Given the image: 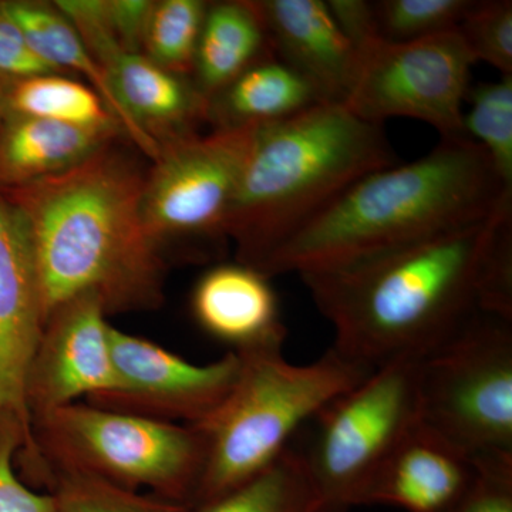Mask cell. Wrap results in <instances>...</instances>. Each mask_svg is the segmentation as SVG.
<instances>
[{"label": "cell", "instance_id": "3957f363", "mask_svg": "<svg viewBox=\"0 0 512 512\" xmlns=\"http://www.w3.org/2000/svg\"><path fill=\"white\" fill-rule=\"evenodd\" d=\"M511 195L483 147L441 138L419 160L350 185L259 271L272 279L357 264L485 221Z\"/></svg>", "mask_w": 512, "mask_h": 512}, {"label": "cell", "instance_id": "9a60e30c", "mask_svg": "<svg viewBox=\"0 0 512 512\" xmlns=\"http://www.w3.org/2000/svg\"><path fill=\"white\" fill-rule=\"evenodd\" d=\"M477 476L476 458L420 419L377 468L363 505L450 512Z\"/></svg>", "mask_w": 512, "mask_h": 512}, {"label": "cell", "instance_id": "8992f818", "mask_svg": "<svg viewBox=\"0 0 512 512\" xmlns=\"http://www.w3.org/2000/svg\"><path fill=\"white\" fill-rule=\"evenodd\" d=\"M32 436L46 487L52 474L76 473L131 491L147 488L188 507L204 470L205 440L198 427L86 402L36 417Z\"/></svg>", "mask_w": 512, "mask_h": 512}, {"label": "cell", "instance_id": "5b68a950", "mask_svg": "<svg viewBox=\"0 0 512 512\" xmlns=\"http://www.w3.org/2000/svg\"><path fill=\"white\" fill-rule=\"evenodd\" d=\"M237 353V382L221 406L195 426L204 434L205 463L188 507L214 500L261 473L326 404L373 372L333 348L306 365L289 362L282 348Z\"/></svg>", "mask_w": 512, "mask_h": 512}, {"label": "cell", "instance_id": "4dcf8cb0", "mask_svg": "<svg viewBox=\"0 0 512 512\" xmlns=\"http://www.w3.org/2000/svg\"><path fill=\"white\" fill-rule=\"evenodd\" d=\"M45 74H62L42 59L22 30L0 3V80L29 79Z\"/></svg>", "mask_w": 512, "mask_h": 512}, {"label": "cell", "instance_id": "9c48e42d", "mask_svg": "<svg viewBox=\"0 0 512 512\" xmlns=\"http://www.w3.org/2000/svg\"><path fill=\"white\" fill-rule=\"evenodd\" d=\"M255 130L212 128L160 146L146 174L143 217L165 255L174 245L195 261L221 254Z\"/></svg>", "mask_w": 512, "mask_h": 512}, {"label": "cell", "instance_id": "4fadbf2b", "mask_svg": "<svg viewBox=\"0 0 512 512\" xmlns=\"http://www.w3.org/2000/svg\"><path fill=\"white\" fill-rule=\"evenodd\" d=\"M80 37L109 79L128 141L143 156L154 161L163 144L200 133L208 100L192 77L168 72L143 53L124 52L107 26H93Z\"/></svg>", "mask_w": 512, "mask_h": 512}, {"label": "cell", "instance_id": "5bb4252c", "mask_svg": "<svg viewBox=\"0 0 512 512\" xmlns=\"http://www.w3.org/2000/svg\"><path fill=\"white\" fill-rule=\"evenodd\" d=\"M45 308L28 225L0 194V423L15 421L29 443V463H39L25 382L45 328Z\"/></svg>", "mask_w": 512, "mask_h": 512}, {"label": "cell", "instance_id": "277c9868", "mask_svg": "<svg viewBox=\"0 0 512 512\" xmlns=\"http://www.w3.org/2000/svg\"><path fill=\"white\" fill-rule=\"evenodd\" d=\"M396 164L383 124L340 103L256 127L227 221L235 261L261 268L350 185Z\"/></svg>", "mask_w": 512, "mask_h": 512}, {"label": "cell", "instance_id": "44dd1931", "mask_svg": "<svg viewBox=\"0 0 512 512\" xmlns=\"http://www.w3.org/2000/svg\"><path fill=\"white\" fill-rule=\"evenodd\" d=\"M3 8L46 63L66 76L76 73L84 77L126 133V120L111 94L106 73L62 12L45 2H3Z\"/></svg>", "mask_w": 512, "mask_h": 512}, {"label": "cell", "instance_id": "ffe728a7", "mask_svg": "<svg viewBox=\"0 0 512 512\" xmlns=\"http://www.w3.org/2000/svg\"><path fill=\"white\" fill-rule=\"evenodd\" d=\"M275 55L258 2L229 0L208 5L192 80L210 101L239 74Z\"/></svg>", "mask_w": 512, "mask_h": 512}, {"label": "cell", "instance_id": "6da1fadb", "mask_svg": "<svg viewBox=\"0 0 512 512\" xmlns=\"http://www.w3.org/2000/svg\"><path fill=\"white\" fill-rule=\"evenodd\" d=\"M146 174L120 138L64 173L2 194L28 225L45 318L86 293L107 315L163 306L167 256L144 222Z\"/></svg>", "mask_w": 512, "mask_h": 512}, {"label": "cell", "instance_id": "ac0fdd59", "mask_svg": "<svg viewBox=\"0 0 512 512\" xmlns=\"http://www.w3.org/2000/svg\"><path fill=\"white\" fill-rule=\"evenodd\" d=\"M0 128V183L10 190L64 173L113 141L126 138L119 126L90 127L5 114Z\"/></svg>", "mask_w": 512, "mask_h": 512}, {"label": "cell", "instance_id": "8fae6325", "mask_svg": "<svg viewBox=\"0 0 512 512\" xmlns=\"http://www.w3.org/2000/svg\"><path fill=\"white\" fill-rule=\"evenodd\" d=\"M116 389L84 402L165 423L200 426L237 382L241 356L229 350L197 365L153 340L111 328Z\"/></svg>", "mask_w": 512, "mask_h": 512}, {"label": "cell", "instance_id": "d6986e66", "mask_svg": "<svg viewBox=\"0 0 512 512\" xmlns=\"http://www.w3.org/2000/svg\"><path fill=\"white\" fill-rule=\"evenodd\" d=\"M326 103L308 79L275 55L248 67L208 101L214 128L266 126Z\"/></svg>", "mask_w": 512, "mask_h": 512}, {"label": "cell", "instance_id": "f1b7e54d", "mask_svg": "<svg viewBox=\"0 0 512 512\" xmlns=\"http://www.w3.org/2000/svg\"><path fill=\"white\" fill-rule=\"evenodd\" d=\"M28 451V439L19 424L0 423V512H56L53 495L30 487L18 473L16 458Z\"/></svg>", "mask_w": 512, "mask_h": 512}, {"label": "cell", "instance_id": "2e32d148", "mask_svg": "<svg viewBox=\"0 0 512 512\" xmlns=\"http://www.w3.org/2000/svg\"><path fill=\"white\" fill-rule=\"evenodd\" d=\"M191 311L207 335L234 352L284 346L286 328L271 278L252 266H211L192 291Z\"/></svg>", "mask_w": 512, "mask_h": 512}, {"label": "cell", "instance_id": "52a82bcc", "mask_svg": "<svg viewBox=\"0 0 512 512\" xmlns=\"http://www.w3.org/2000/svg\"><path fill=\"white\" fill-rule=\"evenodd\" d=\"M419 383L420 357H400L377 367L306 424L308 439L296 450L318 512L362 507L377 468L421 419Z\"/></svg>", "mask_w": 512, "mask_h": 512}, {"label": "cell", "instance_id": "7a4b0ae2", "mask_svg": "<svg viewBox=\"0 0 512 512\" xmlns=\"http://www.w3.org/2000/svg\"><path fill=\"white\" fill-rule=\"evenodd\" d=\"M505 198L485 221L357 264L299 275L335 332L332 348L375 370L421 357L484 312L488 261Z\"/></svg>", "mask_w": 512, "mask_h": 512}, {"label": "cell", "instance_id": "cb8c5ba5", "mask_svg": "<svg viewBox=\"0 0 512 512\" xmlns=\"http://www.w3.org/2000/svg\"><path fill=\"white\" fill-rule=\"evenodd\" d=\"M208 5L204 0L154 2L144 36L143 55L168 72L192 77Z\"/></svg>", "mask_w": 512, "mask_h": 512}, {"label": "cell", "instance_id": "484cf974", "mask_svg": "<svg viewBox=\"0 0 512 512\" xmlns=\"http://www.w3.org/2000/svg\"><path fill=\"white\" fill-rule=\"evenodd\" d=\"M47 487L55 498L56 512H181L185 508L83 474H52Z\"/></svg>", "mask_w": 512, "mask_h": 512}, {"label": "cell", "instance_id": "d6a6232c", "mask_svg": "<svg viewBox=\"0 0 512 512\" xmlns=\"http://www.w3.org/2000/svg\"><path fill=\"white\" fill-rule=\"evenodd\" d=\"M332 18L355 47L356 52L373 42L379 36L377 32L375 3L369 0H325Z\"/></svg>", "mask_w": 512, "mask_h": 512}, {"label": "cell", "instance_id": "1f68e13d", "mask_svg": "<svg viewBox=\"0 0 512 512\" xmlns=\"http://www.w3.org/2000/svg\"><path fill=\"white\" fill-rule=\"evenodd\" d=\"M154 2L150 0H106V16L111 33L121 49L143 53L144 36Z\"/></svg>", "mask_w": 512, "mask_h": 512}, {"label": "cell", "instance_id": "4316f807", "mask_svg": "<svg viewBox=\"0 0 512 512\" xmlns=\"http://www.w3.org/2000/svg\"><path fill=\"white\" fill-rule=\"evenodd\" d=\"M377 32L387 42H412L458 28L476 0H377Z\"/></svg>", "mask_w": 512, "mask_h": 512}, {"label": "cell", "instance_id": "83f0119b", "mask_svg": "<svg viewBox=\"0 0 512 512\" xmlns=\"http://www.w3.org/2000/svg\"><path fill=\"white\" fill-rule=\"evenodd\" d=\"M457 30L474 62L490 64L501 76H512L511 0H476Z\"/></svg>", "mask_w": 512, "mask_h": 512}, {"label": "cell", "instance_id": "ba28073f", "mask_svg": "<svg viewBox=\"0 0 512 512\" xmlns=\"http://www.w3.org/2000/svg\"><path fill=\"white\" fill-rule=\"evenodd\" d=\"M421 420L476 458L512 456V320L481 312L420 357Z\"/></svg>", "mask_w": 512, "mask_h": 512}, {"label": "cell", "instance_id": "603a6c76", "mask_svg": "<svg viewBox=\"0 0 512 512\" xmlns=\"http://www.w3.org/2000/svg\"><path fill=\"white\" fill-rule=\"evenodd\" d=\"M6 83L9 86L3 103L9 113L76 126L121 127L92 87L66 74H45Z\"/></svg>", "mask_w": 512, "mask_h": 512}, {"label": "cell", "instance_id": "7c38bea8", "mask_svg": "<svg viewBox=\"0 0 512 512\" xmlns=\"http://www.w3.org/2000/svg\"><path fill=\"white\" fill-rule=\"evenodd\" d=\"M107 316L92 293L60 303L47 315L26 375L30 420L116 389Z\"/></svg>", "mask_w": 512, "mask_h": 512}, {"label": "cell", "instance_id": "7402d4cb", "mask_svg": "<svg viewBox=\"0 0 512 512\" xmlns=\"http://www.w3.org/2000/svg\"><path fill=\"white\" fill-rule=\"evenodd\" d=\"M181 512H318V503L301 454L291 444L255 477Z\"/></svg>", "mask_w": 512, "mask_h": 512}, {"label": "cell", "instance_id": "d4e9b609", "mask_svg": "<svg viewBox=\"0 0 512 512\" xmlns=\"http://www.w3.org/2000/svg\"><path fill=\"white\" fill-rule=\"evenodd\" d=\"M466 101L464 134L484 148L503 183L512 188V76L471 86Z\"/></svg>", "mask_w": 512, "mask_h": 512}, {"label": "cell", "instance_id": "e0dca14e", "mask_svg": "<svg viewBox=\"0 0 512 512\" xmlns=\"http://www.w3.org/2000/svg\"><path fill=\"white\" fill-rule=\"evenodd\" d=\"M258 3L275 56L308 79L326 103L343 104L355 79L357 52L325 0Z\"/></svg>", "mask_w": 512, "mask_h": 512}, {"label": "cell", "instance_id": "30bf717a", "mask_svg": "<svg viewBox=\"0 0 512 512\" xmlns=\"http://www.w3.org/2000/svg\"><path fill=\"white\" fill-rule=\"evenodd\" d=\"M474 64L457 29L412 42L377 37L357 50L343 106L370 123L407 117L430 124L441 138H467L463 114Z\"/></svg>", "mask_w": 512, "mask_h": 512}, {"label": "cell", "instance_id": "f546056e", "mask_svg": "<svg viewBox=\"0 0 512 512\" xmlns=\"http://www.w3.org/2000/svg\"><path fill=\"white\" fill-rule=\"evenodd\" d=\"M478 476L450 512H512V456L478 458Z\"/></svg>", "mask_w": 512, "mask_h": 512}]
</instances>
